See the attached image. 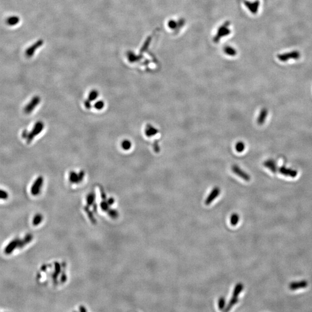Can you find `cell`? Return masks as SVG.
Masks as SVG:
<instances>
[{"mask_svg":"<svg viewBox=\"0 0 312 312\" xmlns=\"http://www.w3.org/2000/svg\"><path fill=\"white\" fill-rule=\"evenodd\" d=\"M308 286V283L306 281H301L297 282H293L289 285V289L291 290H296L299 289L305 288Z\"/></svg>","mask_w":312,"mask_h":312,"instance_id":"14","label":"cell"},{"mask_svg":"<svg viewBox=\"0 0 312 312\" xmlns=\"http://www.w3.org/2000/svg\"><path fill=\"white\" fill-rule=\"evenodd\" d=\"M153 150L156 153H159L160 152V147L158 144V141H155L153 145Z\"/></svg>","mask_w":312,"mask_h":312,"instance_id":"29","label":"cell"},{"mask_svg":"<svg viewBox=\"0 0 312 312\" xmlns=\"http://www.w3.org/2000/svg\"><path fill=\"white\" fill-rule=\"evenodd\" d=\"M41 220H42V216L40 214H37L34 218L33 224L34 226H37V225H38V224H40L41 223Z\"/></svg>","mask_w":312,"mask_h":312,"instance_id":"27","label":"cell"},{"mask_svg":"<svg viewBox=\"0 0 312 312\" xmlns=\"http://www.w3.org/2000/svg\"><path fill=\"white\" fill-rule=\"evenodd\" d=\"M90 101V100H86V101H85L84 102V105H85V106L86 107V108L87 109H90L91 108V104Z\"/></svg>","mask_w":312,"mask_h":312,"instance_id":"30","label":"cell"},{"mask_svg":"<svg viewBox=\"0 0 312 312\" xmlns=\"http://www.w3.org/2000/svg\"><path fill=\"white\" fill-rule=\"evenodd\" d=\"M245 144L242 141H239L235 144V150L238 153L243 152L245 149Z\"/></svg>","mask_w":312,"mask_h":312,"instance_id":"21","label":"cell"},{"mask_svg":"<svg viewBox=\"0 0 312 312\" xmlns=\"http://www.w3.org/2000/svg\"><path fill=\"white\" fill-rule=\"evenodd\" d=\"M238 302H239V298H232L231 297V299H230V301L228 304L227 305L226 308H224V309L223 310L224 312L230 311L231 310V308H232L234 306H235V305L238 303Z\"/></svg>","mask_w":312,"mask_h":312,"instance_id":"18","label":"cell"},{"mask_svg":"<svg viewBox=\"0 0 312 312\" xmlns=\"http://www.w3.org/2000/svg\"><path fill=\"white\" fill-rule=\"evenodd\" d=\"M226 306V299L224 297H221L218 299V307L219 310H223Z\"/></svg>","mask_w":312,"mask_h":312,"instance_id":"24","label":"cell"},{"mask_svg":"<svg viewBox=\"0 0 312 312\" xmlns=\"http://www.w3.org/2000/svg\"><path fill=\"white\" fill-rule=\"evenodd\" d=\"M44 182V179L42 177H39L33 185H32L31 189V193L33 195H36L40 193L42 186L43 185Z\"/></svg>","mask_w":312,"mask_h":312,"instance_id":"5","label":"cell"},{"mask_svg":"<svg viewBox=\"0 0 312 312\" xmlns=\"http://www.w3.org/2000/svg\"><path fill=\"white\" fill-rule=\"evenodd\" d=\"M244 4L252 14H256L257 13L259 5H260L259 1H256L255 2H251L249 1H245Z\"/></svg>","mask_w":312,"mask_h":312,"instance_id":"11","label":"cell"},{"mask_svg":"<svg viewBox=\"0 0 312 312\" xmlns=\"http://www.w3.org/2000/svg\"><path fill=\"white\" fill-rule=\"evenodd\" d=\"M32 239V236L31 234H28L25 236V238L22 240H20V242L18 244V248L21 249L23 248L24 246L28 243Z\"/></svg>","mask_w":312,"mask_h":312,"instance_id":"17","label":"cell"},{"mask_svg":"<svg viewBox=\"0 0 312 312\" xmlns=\"http://www.w3.org/2000/svg\"><path fill=\"white\" fill-rule=\"evenodd\" d=\"M243 289V285H242L241 283H238L235 287V289L233 291L232 296V298H238V297L240 294V293L242 291Z\"/></svg>","mask_w":312,"mask_h":312,"instance_id":"15","label":"cell"},{"mask_svg":"<svg viewBox=\"0 0 312 312\" xmlns=\"http://www.w3.org/2000/svg\"><path fill=\"white\" fill-rule=\"evenodd\" d=\"M265 168H268L269 170H270L273 173H276L278 171V168L277 167L276 163L275 160L273 159H269L265 161L263 164Z\"/></svg>","mask_w":312,"mask_h":312,"instance_id":"10","label":"cell"},{"mask_svg":"<svg viewBox=\"0 0 312 312\" xmlns=\"http://www.w3.org/2000/svg\"><path fill=\"white\" fill-rule=\"evenodd\" d=\"M268 114V110L267 108H262L260 110L257 120V122L258 125L261 126L264 124V123L267 119Z\"/></svg>","mask_w":312,"mask_h":312,"instance_id":"12","label":"cell"},{"mask_svg":"<svg viewBox=\"0 0 312 312\" xmlns=\"http://www.w3.org/2000/svg\"><path fill=\"white\" fill-rule=\"evenodd\" d=\"M42 43H43L42 41L40 40V41H37L36 43L30 46L29 48H28L27 50H26V52H25L26 56L28 57H32L34 54V53L37 50V49L39 48L42 45Z\"/></svg>","mask_w":312,"mask_h":312,"instance_id":"9","label":"cell"},{"mask_svg":"<svg viewBox=\"0 0 312 312\" xmlns=\"http://www.w3.org/2000/svg\"><path fill=\"white\" fill-rule=\"evenodd\" d=\"M239 222V216L237 213H233L230 218V223L232 226H236Z\"/></svg>","mask_w":312,"mask_h":312,"instance_id":"20","label":"cell"},{"mask_svg":"<svg viewBox=\"0 0 312 312\" xmlns=\"http://www.w3.org/2000/svg\"><path fill=\"white\" fill-rule=\"evenodd\" d=\"M8 198V194L4 190L0 189V199H6Z\"/></svg>","mask_w":312,"mask_h":312,"instance_id":"28","label":"cell"},{"mask_svg":"<svg viewBox=\"0 0 312 312\" xmlns=\"http://www.w3.org/2000/svg\"><path fill=\"white\" fill-rule=\"evenodd\" d=\"M301 57L300 52L297 50H294L283 54H278L277 59L282 62H285L289 60H298Z\"/></svg>","mask_w":312,"mask_h":312,"instance_id":"2","label":"cell"},{"mask_svg":"<svg viewBox=\"0 0 312 312\" xmlns=\"http://www.w3.org/2000/svg\"><path fill=\"white\" fill-rule=\"evenodd\" d=\"M44 123L41 121L37 122L35 124L34 126L31 131L28 133V135L26 138L27 143L28 144L31 143L32 140L34 139V138L38 135H39L44 130Z\"/></svg>","mask_w":312,"mask_h":312,"instance_id":"1","label":"cell"},{"mask_svg":"<svg viewBox=\"0 0 312 312\" xmlns=\"http://www.w3.org/2000/svg\"><path fill=\"white\" fill-rule=\"evenodd\" d=\"M121 147L124 150H129L132 147V143L128 139H124L121 143Z\"/></svg>","mask_w":312,"mask_h":312,"instance_id":"22","label":"cell"},{"mask_svg":"<svg viewBox=\"0 0 312 312\" xmlns=\"http://www.w3.org/2000/svg\"><path fill=\"white\" fill-rule=\"evenodd\" d=\"M69 181H71V183H79L78 173L75 171H71L69 172Z\"/></svg>","mask_w":312,"mask_h":312,"instance_id":"19","label":"cell"},{"mask_svg":"<svg viewBox=\"0 0 312 312\" xmlns=\"http://www.w3.org/2000/svg\"><path fill=\"white\" fill-rule=\"evenodd\" d=\"M41 102V98L39 96L34 97L24 108V111L26 114H30L35 109Z\"/></svg>","mask_w":312,"mask_h":312,"instance_id":"4","label":"cell"},{"mask_svg":"<svg viewBox=\"0 0 312 312\" xmlns=\"http://www.w3.org/2000/svg\"><path fill=\"white\" fill-rule=\"evenodd\" d=\"M220 189L218 187H215L212 190L210 193L209 194L207 198L205 201V204L206 205H209L213 201L217 198V197L220 194Z\"/></svg>","mask_w":312,"mask_h":312,"instance_id":"6","label":"cell"},{"mask_svg":"<svg viewBox=\"0 0 312 312\" xmlns=\"http://www.w3.org/2000/svg\"><path fill=\"white\" fill-rule=\"evenodd\" d=\"M228 32H230V31H228V30L227 28L226 27H222L219 29V31L217 34V36L220 38L224 35H226V34H228Z\"/></svg>","mask_w":312,"mask_h":312,"instance_id":"25","label":"cell"},{"mask_svg":"<svg viewBox=\"0 0 312 312\" xmlns=\"http://www.w3.org/2000/svg\"><path fill=\"white\" fill-rule=\"evenodd\" d=\"M20 240L19 239H15L11 241L9 244H8L4 249V253L6 254H10L13 253L14 250L17 247H18V244Z\"/></svg>","mask_w":312,"mask_h":312,"instance_id":"8","label":"cell"},{"mask_svg":"<svg viewBox=\"0 0 312 312\" xmlns=\"http://www.w3.org/2000/svg\"><path fill=\"white\" fill-rule=\"evenodd\" d=\"M231 170L232 171L235 173L236 175L238 177H240L241 179H243L244 181H250V177L247 172L243 171L239 166H238L236 164H234L232 165L231 167Z\"/></svg>","mask_w":312,"mask_h":312,"instance_id":"3","label":"cell"},{"mask_svg":"<svg viewBox=\"0 0 312 312\" xmlns=\"http://www.w3.org/2000/svg\"><path fill=\"white\" fill-rule=\"evenodd\" d=\"M226 52L229 55H234L235 54V50H233L232 48H226Z\"/></svg>","mask_w":312,"mask_h":312,"instance_id":"31","label":"cell"},{"mask_svg":"<svg viewBox=\"0 0 312 312\" xmlns=\"http://www.w3.org/2000/svg\"><path fill=\"white\" fill-rule=\"evenodd\" d=\"M278 171L281 175H283L286 177H297L298 175V172L296 170L293 169L291 168H286L285 167H281L278 168Z\"/></svg>","mask_w":312,"mask_h":312,"instance_id":"7","label":"cell"},{"mask_svg":"<svg viewBox=\"0 0 312 312\" xmlns=\"http://www.w3.org/2000/svg\"><path fill=\"white\" fill-rule=\"evenodd\" d=\"M98 95H99V93H98V91L96 90H93L91 91L89 94L88 95V100H90L91 102L94 101L98 98Z\"/></svg>","mask_w":312,"mask_h":312,"instance_id":"23","label":"cell"},{"mask_svg":"<svg viewBox=\"0 0 312 312\" xmlns=\"http://www.w3.org/2000/svg\"><path fill=\"white\" fill-rule=\"evenodd\" d=\"M20 22V18L17 16H12L6 19V23L9 26H15Z\"/></svg>","mask_w":312,"mask_h":312,"instance_id":"16","label":"cell"},{"mask_svg":"<svg viewBox=\"0 0 312 312\" xmlns=\"http://www.w3.org/2000/svg\"><path fill=\"white\" fill-rule=\"evenodd\" d=\"M104 106H105V103H104V101H102V100H100V101H97L95 104H94V107L97 110H101V109H102L104 108Z\"/></svg>","mask_w":312,"mask_h":312,"instance_id":"26","label":"cell"},{"mask_svg":"<svg viewBox=\"0 0 312 312\" xmlns=\"http://www.w3.org/2000/svg\"><path fill=\"white\" fill-rule=\"evenodd\" d=\"M158 132V130L153 126H152V124H148L146 125V126L145 127V135L149 138L156 135Z\"/></svg>","mask_w":312,"mask_h":312,"instance_id":"13","label":"cell"}]
</instances>
